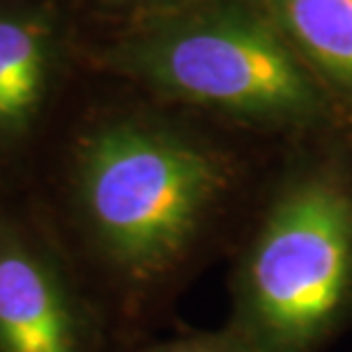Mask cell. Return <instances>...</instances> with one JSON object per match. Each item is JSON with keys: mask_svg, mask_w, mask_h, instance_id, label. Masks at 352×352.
<instances>
[{"mask_svg": "<svg viewBox=\"0 0 352 352\" xmlns=\"http://www.w3.org/2000/svg\"><path fill=\"white\" fill-rule=\"evenodd\" d=\"M117 352H250L227 329L220 332H186L170 339L140 341L135 346Z\"/></svg>", "mask_w": 352, "mask_h": 352, "instance_id": "7", "label": "cell"}, {"mask_svg": "<svg viewBox=\"0 0 352 352\" xmlns=\"http://www.w3.org/2000/svg\"><path fill=\"white\" fill-rule=\"evenodd\" d=\"M0 352H115L96 302L28 199L0 195Z\"/></svg>", "mask_w": 352, "mask_h": 352, "instance_id": "4", "label": "cell"}, {"mask_svg": "<svg viewBox=\"0 0 352 352\" xmlns=\"http://www.w3.org/2000/svg\"><path fill=\"white\" fill-rule=\"evenodd\" d=\"M300 51L352 94V0H265Z\"/></svg>", "mask_w": 352, "mask_h": 352, "instance_id": "6", "label": "cell"}, {"mask_svg": "<svg viewBox=\"0 0 352 352\" xmlns=\"http://www.w3.org/2000/svg\"><path fill=\"white\" fill-rule=\"evenodd\" d=\"M129 69L172 101L270 126L322 117L325 101L293 53L245 16H208L170 28L131 55Z\"/></svg>", "mask_w": 352, "mask_h": 352, "instance_id": "3", "label": "cell"}, {"mask_svg": "<svg viewBox=\"0 0 352 352\" xmlns=\"http://www.w3.org/2000/svg\"><path fill=\"white\" fill-rule=\"evenodd\" d=\"M55 94L53 41L41 21L0 16V165L44 131Z\"/></svg>", "mask_w": 352, "mask_h": 352, "instance_id": "5", "label": "cell"}, {"mask_svg": "<svg viewBox=\"0 0 352 352\" xmlns=\"http://www.w3.org/2000/svg\"><path fill=\"white\" fill-rule=\"evenodd\" d=\"M231 172L213 146L163 119H94L67 142L53 188L28 197L108 325L146 339L215 245Z\"/></svg>", "mask_w": 352, "mask_h": 352, "instance_id": "1", "label": "cell"}, {"mask_svg": "<svg viewBox=\"0 0 352 352\" xmlns=\"http://www.w3.org/2000/svg\"><path fill=\"white\" fill-rule=\"evenodd\" d=\"M352 320V188L288 181L245 241L224 329L250 352H320Z\"/></svg>", "mask_w": 352, "mask_h": 352, "instance_id": "2", "label": "cell"}]
</instances>
